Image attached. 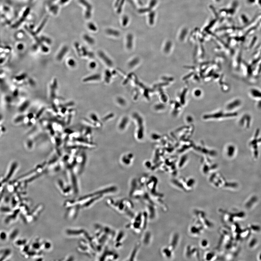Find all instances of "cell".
<instances>
[{
  "label": "cell",
  "instance_id": "3957f363",
  "mask_svg": "<svg viewBox=\"0 0 261 261\" xmlns=\"http://www.w3.org/2000/svg\"><path fill=\"white\" fill-rule=\"evenodd\" d=\"M194 215L196 218V221L201 224L205 229H211L214 227V224L208 218L204 211L200 210H195Z\"/></svg>",
  "mask_w": 261,
  "mask_h": 261
},
{
  "label": "cell",
  "instance_id": "30bf717a",
  "mask_svg": "<svg viewBox=\"0 0 261 261\" xmlns=\"http://www.w3.org/2000/svg\"><path fill=\"white\" fill-rule=\"evenodd\" d=\"M100 74H94L84 78V79L83 80V81L84 82H88L89 81L98 80H100Z\"/></svg>",
  "mask_w": 261,
  "mask_h": 261
},
{
  "label": "cell",
  "instance_id": "ffe728a7",
  "mask_svg": "<svg viewBox=\"0 0 261 261\" xmlns=\"http://www.w3.org/2000/svg\"><path fill=\"white\" fill-rule=\"evenodd\" d=\"M155 14L153 12H152L150 14L149 20L150 24H153Z\"/></svg>",
  "mask_w": 261,
  "mask_h": 261
},
{
  "label": "cell",
  "instance_id": "ac0fdd59",
  "mask_svg": "<svg viewBox=\"0 0 261 261\" xmlns=\"http://www.w3.org/2000/svg\"><path fill=\"white\" fill-rule=\"evenodd\" d=\"M29 102L28 101H25V103H24L23 105H22L21 107V108H20V110L21 111H23L25 110V109H26L27 107H28L29 105Z\"/></svg>",
  "mask_w": 261,
  "mask_h": 261
},
{
  "label": "cell",
  "instance_id": "2e32d148",
  "mask_svg": "<svg viewBox=\"0 0 261 261\" xmlns=\"http://www.w3.org/2000/svg\"><path fill=\"white\" fill-rule=\"evenodd\" d=\"M56 89L54 88L52 85L51 86V99L54 100L56 97L55 90Z\"/></svg>",
  "mask_w": 261,
  "mask_h": 261
},
{
  "label": "cell",
  "instance_id": "9a60e30c",
  "mask_svg": "<svg viewBox=\"0 0 261 261\" xmlns=\"http://www.w3.org/2000/svg\"><path fill=\"white\" fill-rule=\"evenodd\" d=\"M107 32L108 34L113 35V36H119L120 34L119 32L115 30L111 29L108 30H107Z\"/></svg>",
  "mask_w": 261,
  "mask_h": 261
},
{
  "label": "cell",
  "instance_id": "4316f807",
  "mask_svg": "<svg viewBox=\"0 0 261 261\" xmlns=\"http://www.w3.org/2000/svg\"><path fill=\"white\" fill-rule=\"evenodd\" d=\"M56 89L57 87V82L56 79H54V81L53 85H52Z\"/></svg>",
  "mask_w": 261,
  "mask_h": 261
},
{
  "label": "cell",
  "instance_id": "6da1fadb",
  "mask_svg": "<svg viewBox=\"0 0 261 261\" xmlns=\"http://www.w3.org/2000/svg\"><path fill=\"white\" fill-rule=\"evenodd\" d=\"M107 202L111 207L121 213L126 214V215L131 217H134L132 211V210L133 209L134 205L129 200L123 199L116 201L109 199L108 200Z\"/></svg>",
  "mask_w": 261,
  "mask_h": 261
},
{
  "label": "cell",
  "instance_id": "277c9868",
  "mask_svg": "<svg viewBox=\"0 0 261 261\" xmlns=\"http://www.w3.org/2000/svg\"><path fill=\"white\" fill-rule=\"evenodd\" d=\"M179 240V235L176 234L173 235L169 245L163 248L162 253L164 257L167 259H171L174 254V251L178 244Z\"/></svg>",
  "mask_w": 261,
  "mask_h": 261
},
{
  "label": "cell",
  "instance_id": "8fae6325",
  "mask_svg": "<svg viewBox=\"0 0 261 261\" xmlns=\"http://www.w3.org/2000/svg\"><path fill=\"white\" fill-rule=\"evenodd\" d=\"M133 46V36L131 34L128 35L127 38V47L128 49L132 48Z\"/></svg>",
  "mask_w": 261,
  "mask_h": 261
},
{
  "label": "cell",
  "instance_id": "d6986e66",
  "mask_svg": "<svg viewBox=\"0 0 261 261\" xmlns=\"http://www.w3.org/2000/svg\"><path fill=\"white\" fill-rule=\"evenodd\" d=\"M117 101L118 103H119L120 105H124L126 103L125 100L121 97L118 98L117 100Z\"/></svg>",
  "mask_w": 261,
  "mask_h": 261
},
{
  "label": "cell",
  "instance_id": "7402d4cb",
  "mask_svg": "<svg viewBox=\"0 0 261 261\" xmlns=\"http://www.w3.org/2000/svg\"><path fill=\"white\" fill-rule=\"evenodd\" d=\"M68 64L69 65L72 67H74L75 65H76V62H75L73 59H70V60H69Z\"/></svg>",
  "mask_w": 261,
  "mask_h": 261
},
{
  "label": "cell",
  "instance_id": "5b68a950",
  "mask_svg": "<svg viewBox=\"0 0 261 261\" xmlns=\"http://www.w3.org/2000/svg\"><path fill=\"white\" fill-rule=\"evenodd\" d=\"M184 254L185 257L187 259L200 260L199 251L196 246L189 245L185 248Z\"/></svg>",
  "mask_w": 261,
  "mask_h": 261
},
{
  "label": "cell",
  "instance_id": "83f0119b",
  "mask_svg": "<svg viewBox=\"0 0 261 261\" xmlns=\"http://www.w3.org/2000/svg\"><path fill=\"white\" fill-rule=\"evenodd\" d=\"M52 107L53 109V110H54V111L56 112V113H57V112H58V110L57 108V107L56 106L55 104L53 103L52 104Z\"/></svg>",
  "mask_w": 261,
  "mask_h": 261
},
{
  "label": "cell",
  "instance_id": "5bb4252c",
  "mask_svg": "<svg viewBox=\"0 0 261 261\" xmlns=\"http://www.w3.org/2000/svg\"><path fill=\"white\" fill-rule=\"evenodd\" d=\"M139 59L138 58H135L129 62V67L130 68H134L139 63Z\"/></svg>",
  "mask_w": 261,
  "mask_h": 261
},
{
  "label": "cell",
  "instance_id": "8992f818",
  "mask_svg": "<svg viewBox=\"0 0 261 261\" xmlns=\"http://www.w3.org/2000/svg\"><path fill=\"white\" fill-rule=\"evenodd\" d=\"M205 229L204 227L201 224L196 221L195 223L189 227L188 231L189 234L192 236L198 237L203 234Z\"/></svg>",
  "mask_w": 261,
  "mask_h": 261
},
{
  "label": "cell",
  "instance_id": "cb8c5ba5",
  "mask_svg": "<svg viewBox=\"0 0 261 261\" xmlns=\"http://www.w3.org/2000/svg\"><path fill=\"white\" fill-rule=\"evenodd\" d=\"M45 110V108H41L40 110L38 112L37 114L36 115V118H38L40 116L41 114H42L43 112Z\"/></svg>",
  "mask_w": 261,
  "mask_h": 261
},
{
  "label": "cell",
  "instance_id": "f546056e",
  "mask_svg": "<svg viewBox=\"0 0 261 261\" xmlns=\"http://www.w3.org/2000/svg\"><path fill=\"white\" fill-rule=\"evenodd\" d=\"M43 51V52H47L48 51V49L46 48L43 47L42 48Z\"/></svg>",
  "mask_w": 261,
  "mask_h": 261
},
{
  "label": "cell",
  "instance_id": "ba28073f",
  "mask_svg": "<svg viewBox=\"0 0 261 261\" xmlns=\"http://www.w3.org/2000/svg\"><path fill=\"white\" fill-rule=\"evenodd\" d=\"M217 256L215 252L208 251L205 253L204 259L206 261L214 260L217 259Z\"/></svg>",
  "mask_w": 261,
  "mask_h": 261
},
{
  "label": "cell",
  "instance_id": "44dd1931",
  "mask_svg": "<svg viewBox=\"0 0 261 261\" xmlns=\"http://www.w3.org/2000/svg\"><path fill=\"white\" fill-rule=\"evenodd\" d=\"M74 103L73 102H68V103H65V104H64V105H60L59 106H60V107H61V108H63V107H65V108H66V107H67L72 106H73V105H74Z\"/></svg>",
  "mask_w": 261,
  "mask_h": 261
},
{
  "label": "cell",
  "instance_id": "603a6c76",
  "mask_svg": "<svg viewBox=\"0 0 261 261\" xmlns=\"http://www.w3.org/2000/svg\"><path fill=\"white\" fill-rule=\"evenodd\" d=\"M123 25H127L128 22H129V18H128V17L127 16H124V17H123Z\"/></svg>",
  "mask_w": 261,
  "mask_h": 261
},
{
  "label": "cell",
  "instance_id": "7c38bea8",
  "mask_svg": "<svg viewBox=\"0 0 261 261\" xmlns=\"http://www.w3.org/2000/svg\"><path fill=\"white\" fill-rule=\"evenodd\" d=\"M200 247L203 249H206L209 247V241L206 239H202L200 243Z\"/></svg>",
  "mask_w": 261,
  "mask_h": 261
},
{
  "label": "cell",
  "instance_id": "e0dca14e",
  "mask_svg": "<svg viewBox=\"0 0 261 261\" xmlns=\"http://www.w3.org/2000/svg\"><path fill=\"white\" fill-rule=\"evenodd\" d=\"M105 75V80L107 82H109L110 78L111 77V74L108 70H106V71Z\"/></svg>",
  "mask_w": 261,
  "mask_h": 261
},
{
  "label": "cell",
  "instance_id": "52a82bcc",
  "mask_svg": "<svg viewBox=\"0 0 261 261\" xmlns=\"http://www.w3.org/2000/svg\"><path fill=\"white\" fill-rule=\"evenodd\" d=\"M99 56L103 61L109 67H112L113 65V62L111 59L108 56L104 53L103 52L100 51L98 53Z\"/></svg>",
  "mask_w": 261,
  "mask_h": 261
},
{
  "label": "cell",
  "instance_id": "4dcf8cb0",
  "mask_svg": "<svg viewBox=\"0 0 261 261\" xmlns=\"http://www.w3.org/2000/svg\"><path fill=\"white\" fill-rule=\"evenodd\" d=\"M88 56L90 57H91V58H92L93 57V56H94L93 54H91V53L88 54Z\"/></svg>",
  "mask_w": 261,
  "mask_h": 261
},
{
  "label": "cell",
  "instance_id": "f1b7e54d",
  "mask_svg": "<svg viewBox=\"0 0 261 261\" xmlns=\"http://www.w3.org/2000/svg\"><path fill=\"white\" fill-rule=\"evenodd\" d=\"M67 111V108H65V107H63V108H62L61 110V112L63 114H64L65 113V112Z\"/></svg>",
  "mask_w": 261,
  "mask_h": 261
},
{
  "label": "cell",
  "instance_id": "d4e9b609",
  "mask_svg": "<svg viewBox=\"0 0 261 261\" xmlns=\"http://www.w3.org/2000/svg\"><path fill=\"white\" fill-rule=\"evenodd\" d=\"M96 67V63L95 62H91L89 64V67L91 69H94Z\"/></svg>",
  "mask_w": 261,
  "mask_h": 261
},
{
  "label": "cell",
  "instance_id": "484cf974",
  "mask_svg": "<svg viewBox=\"0 0 261 261\" xmlns=\"http://www.w3.org/2000/svg\"><path fill=\"white\" fill-rule=\"evenodd\" d=\"M156 0H152L151 2L150 3V8L153 7L155 6V5L156 4Z\"/></svg>",
  "mask_w": 261,
  "mask_h": 261
},
{
  "label": "cell",
  "instance_id": "4fadbf2b",
  "mask_svg": "<svg viewBox=\"0 0 261 261\" xmlns=\"http://www.w3.org/2000/svg\"><path fill=\"white\" fill-rule=\"evenodd\" d=\"M68 51V49L67 48H64L57 55V59L59 61L61 60Z\"/></svg>",
  "mask_w": 261,
  "mask_h": 261
},
{
  "label": "cell",
  "instance_id": "7a4b0ae2",
  "mask_svg": "<svg viewBox=\"0 0 261 261\" xmlns=\"http://www.w3.org/2000/svg\"><path fill=\"white\" fill-rule=\"evenodd\" d=\"M148 217L147 213H140L137 217L133 218V220L129 224V226H129L127 227L130 228L136 233H141L146 228Z\"/></svg>",
  "mask_w": 261,
  "mask_h": 261
},
{
  "label": "cell",
  "instance_id": "9c48e42d",
  "mask_svg": "<svg viewBox=\"0 0 261 261\" xmlns=\"http://www.w3.org/2000/svg\"><path fill=\"white\" fill-rule=\"evenodd\" d=\"M124 236V233L123 231H120L119 233L118 234L117 236H116V239H115V247L119 248L120 245L121 246V244L120 242L121 241H122L123 238Z\"/></svg>",
  "mask_w": 261,
  "mask_h": 261
}]
</instances>
